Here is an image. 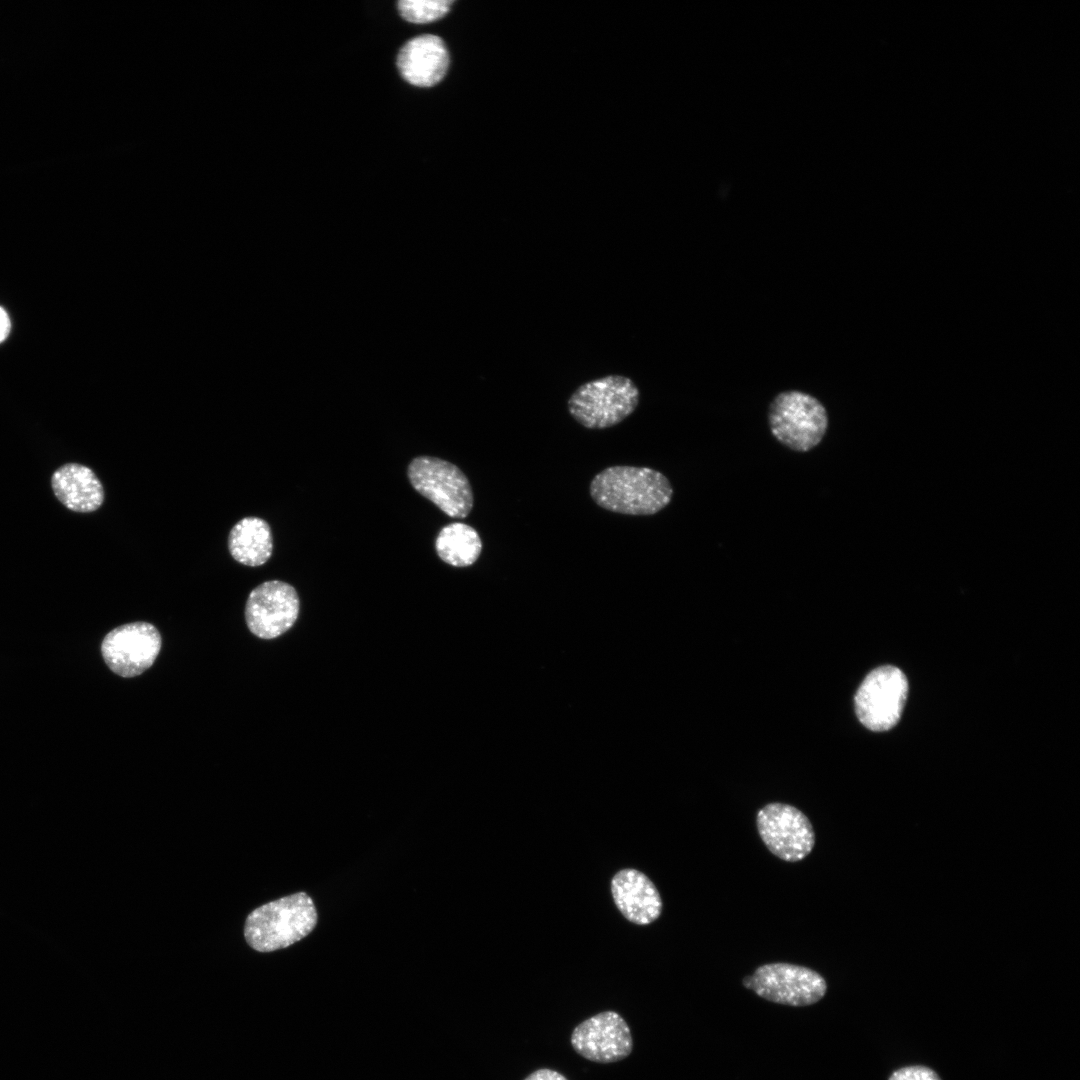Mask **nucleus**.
Listing matches in <instances>:
<instances>
[{"instance_id":"obj_11","label":"nucleus","mask_w":1080,"mask_h":1080,"mask_svg":"<svg viewBox=\"0 0 1080 1080\" xmlns=\"http://www.w3.org/2000/svg\"><path fill=\"white\" fill-rule=\"evenodd\" d=\"M573 1049L587 1060L612 1063L630 1055L633 1041L626 1021L614 1011L598 1013L577 1025L571 1035Z\"/></svg>"},{"instance_id":"obj_13","label":"nucleus","mask_w":1080,"mask_h":1080,"mask_svg":"<svg viewBox=\"0 0 1080 1080\" xmlns=\"http://www.w3.org/2000/svg\"><path fill=\"white\" fill-rule=\"evenodd\" d=\"M449 54L443 40L431 34L407 41L399 51L397 67L402 78L417 87H432L445 76Z\"/></svg>"},{"instance_id":"obj_10","label":"nucleus","mask_w":1080,"mask_h":1080,"mask_svg":"<svg viewBox=\"0 0 1080 1080\" xmlns=\"http://www.w3.org/2000/svg\"><path fill=\"white\" fill-rule=\"evenodd\" d=\"M299 607V597L293 586L280 580L263 582L247 598V627L261 639L277 638L294 625Z\"/></svg>"},{"instance_id":"obj_19","label":"nucleus","mask_w":1080,"mask_h":1080,"mask_svg":"<svg viewBox=\"0 0 1080 1080\" xmlns=\"http://www.w3.org/2000/svg\"><path fill=\"white\" fill-rule=\"evenodd\" d=\"M524 1080H568L561 1073L551 1069H539L532 1072Z\"/></svg>"},{"instance_id":"obj_18","label":"nucleus","mask_w":1080,"mask_h":1080,"mask_svg":"<svg viewBox=\"0 0 1080 1080\" xmlns=\"http://www.w3.org/2000/svg\"><path fill=\"white\" fill-rule=\"evenodd\" d=\"M889 1080H941L932 1069L925 1066H909L896 1070Z\"/></svg>"},{"instance_id":"obj_15","label":"nucleus","mask_w":1080,"mask_h":1080,"mask_svg":"<svg viewBox=\"0 0 1080 1080\" xmlns=\"http://www.w3.org/2000/svg\"><path fill=\"white\" fill-rule=\"evenodd\" d=\"M228 549L240 564L249 567L265 564L273 551L270 525L259 517L240 519L229 532Z\"/></svg>"},{"instance_id":"obj_17","label":"nucleus","mask_w":1080,"mask_h":1080,"mask_svg":"<svg viewBox=\"0 0 1080 1080\" xmlns=\"http://www.w3.org/2000/svg\"><path fill=\"white\" fill-rule=\"evenodd\" d=\"M452 0H401L398 10L403 19L416 24L436 21L446 15Z\"/></svg>"},{"instance_id":"obj_14","label":"nucleus","mask_w":1080,"mask_h":1080,"mask_svg":"<svg viewBox=\"0 0 1080 1080\" xmlns=\"http://www.w3.org/2000/svg\"><path fill=\"white\" fill-rule=\"evenodd\" d=\"M51 485L57 499L68 509L88 513L96 511L104 501V488L96 474L87 466L68 463L52 475Z\"/></svg>"},{"instance_id":"obj_6","label":"nucleus","mask_w":1080,"mask_h":1080,"mask_svg":"<svg viewBox=\"0 0 1080 1080\" xmlns=\"http://www.w3.org/2000/svg\"><path fill=\"white\" fill-rule=\"evenodd\" d=\"M907 693V678L899 668L885 665L872 670L855 695L859 721L872 731L891 729L902 715Z\"/></svg>"},{"instance_id":"obj_3","label":"nucleus","mask_w":1080,"mask_h":1080,"mask_svg":"<svg viewBox=\"0 0 1080 1080\" xmlns=\"http://www.w3.org/2000/svg\"><path fill=\"white\" fill-rule=\"evenodd\" d=\"M640 401L635 382L624 375H606L581 384L567 401L568 412L588 429H606L629 417Z\"/></svg>"},{"instance_id":"obj_8","label":"nucleus","mask_w":1080,"mask_h":1080,"mask_svg":"<svg viewBox=\"0 0 1080 1080\" xmlns=\"http://www.w3.org/2000/svg\"><path fill=\"white\" fill-rule=\"evenodd\" d=\"M756 824L768 850L784 861L798 862L808 856L814 847L812 824L794 806L769 803L758 811Z\"/></svg>"},{"instance_id":"obj_2","label":"nucleus","mask_w":1080,"mask_h":1080,"mask_svg":"<svg viewBox=\"0 0 1080 1080\" xmlns=\"http://www.w3.org/2000/svg\"><path fill=\"white\" fill-rule=\"evenodd\" d=\"M317 921L312 898L305 892H298L253 910L246 919L244 936L256 951L272 952L306 937Z\"/></svg>"},{"instance_id":"obj_1","label":"nucleus","mask_w":1080,"mask_h":1080,"mask_svg":"<svg viewBox=\"0 0 1080 1080\" xmlns=\"http://www.w3.org/2000/svg\"><path fill=\"white\" fill-rule=\"evenodd\" d=\"M590 496L601 508L625 515H654L672 500L673 488L661 472L648 467L616 465L597 473Z\"/></svg>"},{"instance_id":"obj_4","label":"nucleus","mask_w":1080,"mask_h":1080,"mask_svg":"<svg viewBox=\"0 0 1080 1080\" xmlns=\"http://www.w3.org/2000/svg\"><path fill=\"white\" fill-rule=\"evenodd\" d=\"M768 424L774 438L796 452H808L823 440L829 416L813 395L799 390L778 393L768 407Z\"/></svg>"},{"instance_id":"obj_20","label":"nucleus","mask_w":1080,"mask_h":1080,"mask_svg":"<svg viewBox=\"0 0 1080 1080\" xmlns=\"http://www.w3.org/2000/svg\"><path fill=\"white\" fill-rule=\"evenodd\" d=\"M10 331V320L6 311L0 307V343L5 340Z\"/></svg>"},{"instance_id":"obj_16","label":"nucleus","mask_w":1080,"mask_h":1080,"mask_svg":"<svg viewBox=\"0 0 1080 1080\" xmlns=\"http://www.w3.org/2000/svg\"><path fill=\"white\" fill-rule=\"evenodd\" d=\"M435 549L445 563L454 567H468L479 558L482 541L473 527L454 522L441 529L435 540Z\"/></svg>"},{"instance_id":"obj_5","label":"nucleus","mask_w":1080,"mask_h":1080,"mask_svg":"<svg viewBox=\"0 0 1080 1080\" xmlns=\"http://www.w3.org/2000/svg\"><path fill=\"white\" fill-rule=\"evenodd\" d=\"M413 488L452 518H465L473 507L466 475L454 464L432 456L414 458L408 466Z\"/></svg>"},{"instance_id":"obj_9","label":"nucleus","mask_w":1080,"mask_h":1080,"mask_svg":"<svg viewBox=\"0 0 1080 1080\" xmlns=\"http://www.w3.org/2000/svg\"><path fill=\"white\" fill-rule=\"evenodd\" d=\"M161 649L157 628L147 622L118 626L103 639L101 652L107 666L115 674L136 677L155 662Z\"/></svg>"},{"instance_id":"obj_12","label":"nucleus","mask_w":1080,"mask_h":1080,"mask_svg":"<svg viewBox=\"0 0 1080 1080\" xmlns=\"http://www.w3.org/2000/svg\"><path fill=\"white\" fill-rule=\"evenodd\" d=\"M610 891L620 913L631 923L648 925L659 918L663 903L654 883L633 868L619 870L611 879Z\"/></svg>"},{"instance_id":"obj_7","label":"nucleus","mask_w":1080,"mask_h":1080,"mask_svg":"<svg viewBox=\"0 0 1080 1080\" xmlns=\"http://www.w3.org/2000/svg\"><path fill=\"white\" fill-rule=\"evenodd\" d=\"M743 985L758 996L789 1006H808L826 993L825 979L816 971L790 963H770L758 967L743 979Z\"/></svg>"}]
</instances>
